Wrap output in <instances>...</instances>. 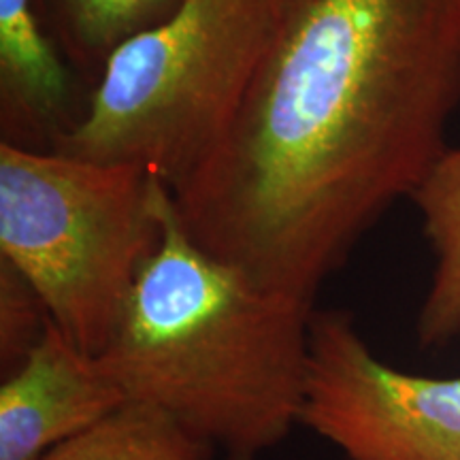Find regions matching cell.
<instances>
[{
	"mask_svg": "<svg viewBox=\"0 0 460 460\" xmlns=\"http://www.w3.org/2000/svg\"><path fill=\"white\" fill-rule=\"evenodd\" d=\"M180 4L181 0H37L71 65L94 77L119 45L160 24Z\"/></svg>",
	"mask_w": 460,
	"mask_h": 460,
	"instance_id": "9c48e42d",
	"label": "cell"
},
{
	"mask_svg": "<svg viewBox=\"0 0 460 460\" xmlns=\"http://www.w3.org/2000/svg\"><path fill=\"white\" fill-rule=\"evenodd\" d=\"M158 211L163 239L101 365L126 402L164 413L226 460H258L301 418L315 307L203 250L166 183Z\"/></svg>",
	"mask_w": 460,
	"mask_h": 460,
	"instance_id": "7a4b0ae2",
	"label": "cell"
},
{
	"mask_svg": "<svg viewBox=\"0 0 460 460\" xmlns=\"http://www.w3.org/2000/svg\"><path fill=\"white\" fill-rule=\"evenodd\" d=\"M298 424L348 460H460V376L394 369L348 312L314 309Z\"/></svg>",
	"mask_w": 460,
	"mask_h": 460,
	"instance_id": "5b68a950",
	"label": "cell"
},
{
	"mask_svg": "<svg viewBox=\"0 0 460 460\" xmlns=\"http://www.w3.org/2000/svg\"><path fill=\"white\" fill-rule=\"evenodd\" d=\"M216 450L169 416L124 402L96 427L73 437L41 460H211Z\"/></svg>",
	"mask_w": 460,
	"mask_h": 460,
	"instance_id": "30bf717a",
	"label": "cell"
},
{
	"mask_svg": "<svg viewBox=\"0 0 460 460\" xmlns=\"http://www.w3.org/2000/svg\"><path fill=\"white\" fill-rule=\"evenodd\" d=\"M460 0H278L241 109L171 190L203 250L264 290L315 295L447 152Z\"/></svg>",
	"mask_w": 460,
	"mask_h": 460,
	"instance_id": "6da1fadb",
	"label": "cell"
},
{
	"mask_svg": "<svg viewBox=\"0 0 460 460\" xmlns=\"http://www.w3.org/2000/svg\"><path fill=\"white\" fill-rule=\"evenodd\" d=\"M411 200L435 254L416 332L420 345L437 348L460 335V146L447 147Z\"/></svg>",
	"mask_w": 460,
	"mask_h": 460,
	"instance_id": "ba28073f",
	"label": "cell"
},
{
	"mask_svg": "<svg viewBox=\"0 0 460 460\" xmlns=\"http://www.w3.org/2000/svg\"><path fill=\"white\" fill-rule=\"evenodd\" d=\"M160 188L139 166L0 143V261L96 358L163 239Z\"/></svg>",
	"mask_w": 460,
	"mask_h": 460,
	"instance_id": "277c9868",
	"label": "cell"
},
{
	"mask_svg": "<svg viewBox=\"0 0 460 460\" xmlns=\"http://www.w3.org/2000/svg\"><path fill=\"white\" fill-rule=\"evenodd\" d=\"M124 402L101 360L49 322L37 348L0 386V460H41Z\"/></svg>",
	"mask_w": 460,
	"mask_h": 460,
	"instance_id": "8992f818",
	"label": "cell"
},
{
	"mask_svg": "<svg viewBox=\"0 0 460 460\" xmlns=\"http://www.w3.org/2000/svg\"><path fill=\"white\" fill-rule=\"evenodd\" d=\"M49 314L24 275L0 261V362L9 376L49 329Z\"/></svg>",
	"mask_w": 460,
	"mask_h": 460,
	"instance_id": "8fae6325",
	"label": "cell"
},
{
	"mask_svg": "<svg viewBox=\"0 0 460 460\" xmlns=\"http://www.w3.org/2000/svg\"><path fill=\"white\" fill-rule=\"evenodd\" d=\"M275 13L278 0H181L107 58L77 122L51 149L139 166L175 190L233 124Z\"/></svg>",
	"mask_w": 460,
	"mask_h": 460,
	"instance_id": "3957f363",
	"label": "cell"
},
{
	"mask_svg": "<svg viewBox=\"0 0 460 460\" xmlns=\"http://www.w3.org/2000/svg\"><path fill=\"white\" fill-rule=\"evenodd\" d=\"M71 107V71L43 28L37 0H0L3 143L51 149L77 122Z\"/></svg>",
	"mask_w": 460,
	"mask_h": 460,
	"instance_id": "52a82bcc",
	"label": "cell"
}]
</instances>
